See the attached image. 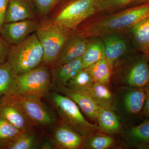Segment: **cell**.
Masks as SVG:
<instances>
[{
    "instance_id": "25",
    "label": "cell",
    "mask_w": 149,
    "mask_h": 149,
    "mask_svg": "<svg viewBox=\"0 0 149 149\" xmlns=\"http://www.w3.org/2000/svg\"><path fill=\"white\" fill-rule=\"evenodd\" d=\"M94 83L91 74L86 68H84L70 80L65 86L75 91L89 93Z\"/></svg>"
},
{
    "instance_id": "26",
    "label": "cell",
    "mask_w": 149,
    "mask_h": 149,
    "mask_svg": "<svg viewBox=\"0 0 149 149\" xmlns=\"http://www.w3.org/2000/svg\"><path fill=\"white\" fill-rule=\"evenodd\" d=\"M23 132L0 116V148L8 146Z\"/></svg>"
},
{
    "instance_id": "36",
    "label": "cell",
    "mask_w": 149,
    "mask_h": 149,
    "mask_svg": "<svg viewBox=\"0 0 149 149\" xmlns=\"http://www.w3.org/2000/svg\"><path fill=\"white\" fill-rule=\"evenodd\" d=\"M144 54H145L146 55L147 57H148V59L149 61V50L147 51V52H146V53H145Z\"/></svg>"
},
{
    "instance_id": "8",
    "label": "cell",
    "mask_w": 149,
    "mask_h": 149,
    "mask_svg": "<svg viewBox=\"0 0 149 149\" xmlns=\"http://www.w3.org/2000/svg\"><path fill=\"white\" fill-rule=\"evenodd\" d=\"M0 116L22 132H30L33 125L13 95L4 96L0 102Z\"/></svg>"
},
{
    "instance_id": "31",
    "label": "cell",
    "mask_w": 149,
    "mask_h": 149,
    "mask_svg": "<svg viewBox=\"0 0 149 149\" xmlns=\"http://www.w3.org/2000/svg\"><path fill=\"white\" fill-rule=\"evenodd\" d=\"M10 45L2 37H0V64L7 61Z\"/></svg>"
},
{
    "instance_id": "11",
    "label": "cell",
    "mask_w": 149,
    "mask_h": 149,
    "mask_svg": "<svg viewBox=\"0 0 149 149\" xmlns=\"http://www.w3.org/2000/svg\"><path fill=\"white\" fill-rule=\"evenodd\" d=\"M37 11L32 0H10L4 23L35 19Z\"/></svg>"
},
{
    "instance_id": "12",
    "label": "cell",
    "mask_w": 149,
    "mask_h": 149,
    "mask_svg": "<svg viewBox=\"0 0 149 149\" xmlns=\"http://www.w3.org/2000/svg\"><path fill=\"white\" fill-rule=\"evenodd\" d=\"M87 39L77 35L70 37L52 65L53 68L61 66L70 61L81 57L84 54L89 43Z\"/></svg>"
},
{
    "instance_id": "16",
    "label": "cell",
    "mask_w": 149,
    "mask_h": 149,
    "mask_svg": "<svg viewBox=\"0 0 149 149\" xmlns=\"http://www.w3.org/2000/svg\"><path fill=\"white\" fill-rule=\"evenodd\" d=\"M101 37L104 46L105 59L113 65L116 60L125 53L128 49V45L125 40L118 35Z\"/></svg>"
},
{
    "instance_id": "24",
    "label": "cell",
    "mask_w": 149,
    "mask_h": 149,
    "mask_svg": "<svg viewBox=\"0 0 149 149\" xmlns=\"http://www.w3.org/2000/svg\"><path fill=\"white\" fill-rule=\"evenodd\" d=\"M129 136L135 146L139 148L149 149V120H146L131 128Z\"/></svg>"
},
{
    "instance_id": "22",
    "label": "cell",
    "mask_w": 149,
    "mask_h": 149,
    "mask_svg": "<svg viewBox=\"0 0 149 149\" xmlns=\"http://www.w3.org/2000/svg\"><path fill=\"white\" fill-rule=\"evenodd\" d=\"M113 65L103 59L85 68L91 74L95 83L107 86L112 73Z\"/></svg>"
},
{
    "instance_id": "2",
    "label": "cell",
    "mask_w": 149,
    "mask_h": 149,
    "mask_svg": "<svg viewBox=\"0 0 149 149\" xmlns=\"http://www.w3.org/2000/svg\"><path fill=\"white\" fill-rule=\"evenodd\" d=\"M50 98L62 125L69 127L84 137L101 131L98 125L87 121L77 104L67 96L54 93Z\"/></svg>"
},
{
    "instance_id": "18",
    "label": "cell",
    "mask_w": 149,
    "mask_h": 149,
    "mask_svg": "<svg viewBox=\"0 0 149 149\" xmlns=\"http://www.w3.org/2000/svg\"><path fill=\"white\" fill-rule=\"evenodd\" d=\"M136 48L145 53L149 50V16L136 23L130 29Z\"/></svg>"
},
{
    "instance_id": "30",
    "label": "cell",
    "mask_w": 149,
    "mask_h": 149,
    "mask_svg": "<svg viewBox=\"0 0 149 149\" xmlns=\"http://www.w3.org/2000/svg\"><path fill=\"white\" fill-rule=\"evenodd\" d=\"M61 0H32L38 12L45 15L59 3Z\"/></svg>"
},
{
    "instance_id": "20",
    "label": "cell",
    "mask_w": 149,
    "mask_h": 149,
    "mask_svg": "<svg viewBox=\"0 0 149 149\" xmlns=\"http://www.w3.org/2000/svg\"><path fill=\"white\" fill-rule=\"evenodd\" d=\"M17 75L7 61L0 64V96L13 95Z\"/></svg>"
},
{
    "instance_id": "32",
    "label": "cell",
    "mask_w": 149,
    "mask_h": 149,
    "mask_svg": "<svg viewBox=\"0 0 149 149\" xmlns=\"http://www.w3.org/2000/svg\"><path fill=\"white\" fill-rule=\"evenodd\" d=\"M10 0H0V31L4 23L6 12Z\"/></svg>"
},
{
    "instance_id": "9",
    "label": "cell",
    "mask_w": 149,
    "mask_h": 149,
    "mask_svg": "<svg viewBox=\"0 0 149 149\" xmlns=\"http://www.w3.org/2000/svg\"><path fill=\"white\" fill-rule=\"evenodd\" d=\"M40 25L36 19L5 23L0 34L7 42L13 45L21 42L37 32Z\"/></svg>"
},
{
    "instance_id": "35",
    "label": "cell",
    "mask_w": 149,
    "mask_h": 149,
    "mask_svg": "<svg viewBox=\"0 0 149 149\" xmlns=\"http://www.w3.org/2000/svg\"><path fill=\"white\" fill-rule=\"evenodd\" d=\"M52 144H50L49 143H46L43 144V146L42 147V149H51L52 148Z\"/></svg>"
},
{
    "instance_id": "23",
    "label": "cell",
    "mask_w": 149,
    "mask_h": 149,
    "mask_svg": "<svg viewBox=\"0 0 149 149\" xmlns=\"http://www.w3.org/2000/svg\"><path fill=\"white\" fill-rule=\"evenodd\" d=\"M89 93L100 107L113 109V96L107 86L95 83Z\"/></svg>"
},
{
    "instance_id": "27",
    "label": "cell",
    "mask_w": 149,
    "mask_h": 149,
    "mask_svg": "<svg viewBox=\"0 0 149 149\" xmlns=\"http://www.w3.org/2000/svg\"><path fill=\"white\" fill-rule=\"evenodd\" d=\"M98 133L85 137L83 147L90 149H107L112 146L114 140L111 137Z\"/></svg>"
},
{
    "instance_id": "29",
    "label": "cell",
    "mask_w": 149,
    "mask_h": 149,
    "mask_svg": "<svg viewBox=\"0 0 149 149\" xmlns=\"http://www.w3.org/2000/svg\"><path fill=\"white\" fill-rule=\"evenodd\" d=\"M35 138L30 132H23L7 147L8 149H31L35 146Z\"/></svg>"
},
{
    "instance_id": "13",
    "label": "cell",
    "mask_w": 149,
    "mask_h": 149,
    "mask_svg": "<svg viewBox=\"0 0 149 149\" xmlns=\"http://www.w3.org/2000/svg\"><path fill=\"white\" fill-rule=\"evenodd\" d=\"M61 94L71 99L88 117L96 119L100 107L90 93L72 90L66 86H58Z\"/></svg>"
},
{
    "instance_id": "17",
    "label": "cell",
    "mask_w": 149,
    "mask_h": 149,
    "mask_svg": "<svg viewBox=\"0 0 149 149\" xmlns=\"http://www.w3.org/2000/svg\"><path fill=\"white\" fill-rule=\"evenodd\" d=\"M96 119L99 128L104 133L113 134L120 130V121L112 109L100 107Z\"/></svg>"
},
{
    "instance_id": "1",
    "label": "cell",
    "mask_w": 149,
    "mask_h": 149,
    "mask_svg": "<svg viewBox=\"0 0 149 149\" xmlns=\"http://www.w3.org/2000/svg\"><path fill=\"white\" fill-rule=\"evenodd\" d=\"M111 13L87 19L88 21L77 29L76 35L88 39L117 35L130 30L136 23L149 16V3Z\"/></svg>"
},
{
    "instance_id": "3",
    "label": "cell",
    "mask_w": 149,
    "mask_h": 149,
    "mask_svg": "<svg viewBox=\"0 0 149 149\" xmlns=\"http://www.w3.org/2000/svg\"><path fill=\"white\" fill-rule=\"evenodd\" d=\"M44 58V51L36 32L17 45H11L7 61L17 74L40 66Z\"/></svg>"
},
{
    "instance_id": "5",
    "label": "cell",
    "mask_w": 149,
    "mask_h": 149,
    "mask_svg": "<svg viewBox=\"0 0 149 149\" xmlns=\"http://www.w3.org/2000/svg\"><path fill=\"white\" fill-rule=\"evenodd\" d=\"M50 86V73L46 67L40 65L17 75L13 95H28L42 98L48 95Z\"/></svg>"
},
{
    "instance_id": "14",
    "label": "cell",
    "mask_w": 149,
    "mask_h": 149,
    "mask_svg": "<svg viewBox=\"0 0 149 149\" xmlns=\"http://www.w3.org/2000/svg\"><path fill=\"white\" fill-rule=\"evenodd\" d=\"M85 137L69 127L61 125L54 131L53 143L60 149H80L83 147Z\"/></svg>"
},
{
    "instance_id": "6",
    "label": "cell",
    "mask_w": 149,
    "mask_h": 149,
    "mask_svg": "<svg viewBox=\"0 0 149 149\" xmlns=\"http://www.w3.org/2000/svg\"><path fill=\"white\" fill-rule=\"evenodd\" d=\"M95 3L96 0H72L62 10L53 22L73 31L97 13Z\"/></svg>"
},
{
    "instance_id": "10",
    "label": "cell",
    "mask_w": 149,
    "mask_h": 149,
    "mask_svg": "<svg viewBox=\"0 0 149 149\" xmlns=\"http://www.w3.org/2000/svg\"><path fill=\"white\" fill-rule=\"evenodd\" d=\"M144 54L133 60L124 75V83L130 88H144L149 84V61Z\"/></svg>"
},
{
    "instance_id": "33",
    "label": "cell",
    "mask_w": 149,
    "mask_h": 149,
    "mask_svg": "<svg viewBox=\"0 0 149 149\" xmlns=\"http://www.w3.org/2000/svg\"><path fill=\"white\" fill-rule=\"evenodd\" d=\"M144 89L146 93V97L143 111L144 114L149 117V84L144 88Z\"/></svg>"
},
{
    "instance_id": "7",
    "label": "cell",
    "mask_w": 149,
    "mask_h": 149,
    "mask_svg": "<svg viewBox=\"0 0 149 149\" xmlns=\"http://www.w3.org/2000/svg\"><path fill=\"white\" fill-rule=\"evenodd\" d=\"M21 105L32 125L47 126L54 121V118L46 107L41 98L28 95H13Z\"/></svg>"
},
{
    "instance_id": "15",
    "label": "cell",
    "mask_w": 149,
    "mask_h": 149,
    "mask_svg": "<svg viewBox=\"0 0 149 149\" xmlns=\"http://www.w3.org/2000/svg\"><path fill=\"white\" fill-rule=\"evenodd\" d=\"M84 69L82 57L53 68L52 78L58 86H65L68 81Z\"/></svg>"
},
{
    "instance_id": "4",
    "label": "cell",
    "mask_w": 149,
    "mask_h": 149,
    "mask_svg": "<svg viewBox=\"0 0 149 149\" xmlns=\"http://www.w3.org/2000/svg\"><path fill=\"white\" fill-rule=\"evenodd\" d=\"M72 31L60 27L53 22L40 25L36 32L44 51L43 63L53 64L72 35Z\"/></svg>"
},
{
    "instance_id": "21",
    "label": "cell",
    "mask_w": 149,
    "mask_h": 149,
    "mask_svg": "<svg viewBox=\"0 0 149 149\" xmlns=\"http://www.w3.org/2000/svg\"><path fill=\"white\" fill-rule=\"evenodd\" d=\"M82 58L83 68H87L97 62L105 59L104 46L102 39L89 41Z\"/></svg>"
},
{
    "instance_id": "34",
    "label": "cell",
    "mask_w": 149,
    "mask_h": 149,
    "mask_svg": "<svg viewBox=\"0 0 149 149\" xmlns=\"http://www.w3.org/2000/svg\"><path fill=\"white\" fill-rule=\"evenodd\" d=\"M149 3V0H136L130 5V7L135 6Z\"/></svg>"
},
{
    "instance_id": "28",
    "label": "cell",
    "mask_w": 149,
    "mask_h": 149,
    "mask_svg": "<svg viewBox=\"0 0 149 149\" xmlns=\"http://www.w3.org/2000/svg\"><path fill=\"white\" fill-rule=\"evenodd\" d=\"M136 0H96L97 13L114 12L129 6Z\"/></svg>"
},
{
    "instance_id": "19",
    "label": "cell",
    "mask_w": 149,
    "mask_h": 149,
    "mask_svg": "<svg viewBox=\"0 0 149 149\" xmlns=\"http://www.w3.org/2000/svg\"><path fill=\"white\" fill-rule=\"evenodd\" d=\"M145 97L144 88H130L123 98L125 109L130 114H138L143 108Z\"/></svg>"
}]
</instances>
